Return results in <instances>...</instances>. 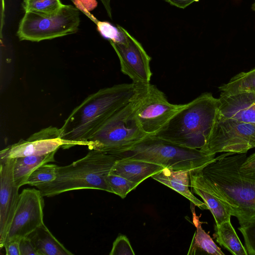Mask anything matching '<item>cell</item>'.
Instances as JSON below:
<instances>
[{
	"instance_id": "18",
	"label": "cell",
	"mask_w": 255,
	"mask_h": 255,
	"mask_svg": "<svg viewBox=\"0 0 255 255\" xmlns=\"http://www.w3.org/2000/svg\"><path fill=\"white\" fill-rule=\"evenodd\" d=\"M57 151L42 155H30L15 158L13 178L18 187L26 184L30 174L39 166L55 161L54 155Z\"/></svg>"
},
{
	"instance_id": "31",
	"label": "cell",
	"mask_w": 255,
	"mask_h": 255,
	"mask_svg": "<svg viewBox=\"0 0 255 255\" xmlns=\"http://www.w3.org/2000/svg\"><path fill=\"white\" fill-rule=\"evenodd\" d=\"M240 170L246 175L255 176V152L247 157L240 166Z\"/></svg>"
},
{
	"instance_id": "16",
	"label": "cell",
	"mask_w": 255,
	"mask_h": 255,
	"mask_svg": "<svg viewBox=\"0 0 255 255\" xmlns=\"http://www.w3.org/2000/svg\"><path fill=\"white\" fill-rule=\"evenodd\" d=\"M151 177L179 193L199 208L208 210L207 205L196 198L189 190V171L164 168Z\"/></svg>"
},
{
	"instance_id": "35",
	"label": "cell",
	"mask_w": 255,
	"mask_h": 255,
	"mask_svg": "<svg viewBox=\"0 0 255 255\" xmlns=\"http://www.w3.org/2000/svg\"><path fill=\"white\" fill-rule=\"evenodd\" d=\"M251 8L253 10L255 11V0L254 2L253 3Z\"/></svg>"
},
{
	"instance_id": "3",
	"label": "cell",
	"mask_w": 255,
	"mask_h": 255,
	"mask_svg": "<svg viewBox=\"0 0 255 255\" xmlns=\"http://www.w3.org/2000/svg\"><path fill=\"white\" fill-rule=\"evenodd\" d=\"M218 109V98L211 93H203L184 104L153 135L184 147L200 149L206 142Z\"/></svg>"
},
{
	"instance_id": "20",
	"label": "cell",
	"mask_w": 255,
	"mask_h": 255,
	"mask_svg": "<svg viewBox=\"0 0 255 255\" xmlns=\"http://www.w3.org/2000/svg\"><path fill=\"white\" fill-rule=\"evenodd\" d=\"M193 222L196 227L188 255H195L199 252L201 253L212 255H224L225 254L217 246L210 235L202 228V223L199 217L193 213Z\"/></svg>"
},
{
	"instance_id": "2",
	"label": "cell",
	"mask_w": 255,
	"mask_h": 255,
	"mask_svg": "<svg viewBox=\"0 0 255 255\" xmlns=\"http://www.w3.org/2000/svg\"><path fill=\"white\" fill-rule=\"evenodd\" d=\"M135 85L123 83L100 89L77 106L60 128L64 145H88L89 139L116 112L129 103L135 92Z\"/></svg>"
},
{
	"instance_id": "9",
	"label": "cell",
	"mask_w": 255,
	"mask_h": 255,
	"mask_svg": "<svg viewBox=\"0 0 255 255\" xmlns=\"http://www.w3.org/2000/svg\"><path fill=\"white\" fill-rule=\"evenodd\" d=\"M255 148V124L221 116L218 112L204 145L200 149L209 154L221 152L246 153Z\"/></svg>"
},
{
	"instance_id": "4",
	"label": "cell",
	"mask_w": 255,
	"mask_h": 255,
	"mask_svg": "<svg viewBox=\"0 0 255 255\" xmlns=\"http://www.w3.org/2000/svg\"><path fill=\"white\" fill-rule=\"evenodd\" d=\"M119 158L113 154L90 149L83 157L58 166L57 177L37 186L43 197H53L72 190L94 189L112 193L107 176Z\"/></svg>"
},
{
	"instance_id": "15",
	"label": "cell",
	"mask_w": 255,
	"mask_h": 255,
	"mask_svg": "<svg viewBox=\"0 0 255 255\" xmlns=\"http://www.w3.org/2000/svg\"><path fill=\"white\" fill-rule=\"evenodd\" d=\"M164 168L143 160L119 158L115 161L110 173L122 176L138 185Z\"/></svg>"
},
{
	"instance_id": "5",
	"label": "cell",
	"mask_w": 255,
	"mask_h": 255,
	"mask_svg": "<svg viewBox=\"0 0 255 255\" xmlns=\"http://www.w3.org/2000/svg\"><path fill=\"white\" fill-rule=\"evenodd\" d=\"M115 156L143 160L174 170L197 171L215 160L199 149L184 147L154 135H147Z\"/></svg>"
},
{
	"instance_id": "17",
	"label": "cell",
	"mask_w": 255,
	"mask_h": 255,
	"mask_svg": "<svg viewBox=\"0 0 255 255\" xmlns=\"http://www.w3.org/2000/svg\"><path fill=\"white\" fill-rule=\"evenodd\" d=\"M27 237L30 239L39 255H72L53 235L44 224Z\"/></svg>"
},
{
	"instance_id": "32",
	"label": "cell",
	"mask_w": 255,
	"mask_h": 255,
	"mask_svg": "<svg viewBox=\"0 0 255 255\" xmlns=\"http://www.w3.org/2000/svg\"><path fill=\"white\" fill-rule=\"evenodd\" d=\"M20 240H12L5 244L3 247L6 255H20Z\"/></svg>"
},
{
	"instance_id": "21",
	"label": "cell",
	"mask_w": 255,
	"mask_h": 255,
	"mask_svg": "<svg viewBox=\"0 0 255 255\" xmlns=\"http://www.w3.org/2000/svg\"><path fill=\"white\" fill-rule=\"evenodd\" d=\"M221 94H232L240 91L255 92V68L248 72H241L220 87Z\"/></svg>"
},
{
	"instance_id": "29",
	"label": "cell",
	"mask_w": 255,
	"mask_h": 255,
	"mask_svg": "<svg viewBox=\"0 0 255 255\" xmlns=\"http://www.w3.org/2000/svg\"><path fill=\"white\" fill-rule=\"evenodd\" d=\"M79 11H81L94 22L97 21V19L90 13V11L94 9L98 5L97 0H71Z\"/></svg>"
},
{
	"instance_id": "25",
	"label": "cell",
	"mask_w": 255,
	"mask_h": 255,
	"mask_svg": "<svg viewBox=\"0 0 255 255\" xmlns=\"http://www.w3.org/2000/svg\"><path fill=\"white\" fill-rule=\"evenodd\" d=\"M107 181L112 189V193L123 199L138 186L137 184L122 176L110 173L107 176Z\"/></svg>"
},
{
	"instance_id": "1",
	"label": "cell",
	"mask_w": 255,
	"mask_h": 255,
	"mask_svg": "<svg viewBox=\"0 0 255 255\" xmlns=\"http://www.w3.org/2000/svg\"><path fill=\"white\" fill-rule=\"evenodd\" d=\"M247 157L224 152L201 170L190 171V186L215 196L242 227L255 226V176L240 170Z\"/></svg>"
},
{
	"instance_id": "10",
	"label": "cell",
	"mask_w": 255,
	"mask_h": 255,
	"mask_svg": "<svg viewBox=\"0 0 255 255\" xmlns=\"http://www.w3.org/2000/svg\"><path fill=\"white\" fill-rule=\"evenodd\" d=\"M43 197L40 191L35 188L21 191L4 245L27 237L44 224Z\"/></svg>"
},
{
	"instance_id": "34",
	"label": "cell",
	"mask_w": 255,
	"mask_h": 255,
	"mask_svg": "<svg viewBox=\"0 0 255 255\" xmlns=\"http://www.w3.org/2000/svg\"><path fill=\"white\" fill-rule=\"evenodd\" d=\"M103 4L108 16L112 18V9L111 7V0H100Z\"/></svg>"
},
{
	"instance_id": "26",
	"label": "cell",
	"mask_w": 255,
	"mask_h": 255,
	"mask_svg": "<svg viewBox=\"0 0 255 255\" xmlns=\"http://www.w3.org/2000/svg\"><path fill=\"white\" fill-rule=\"evenodd\" d=\"M97 29L101 35L109 41L114 42H121L123 38L122 32L107 21H97L95 23Z\"/></svg>"
},
{
	"instance_id": "30",
	"label": "cell",
	"mask_w": 255,
	"mask_h": 255,
	"mask_svg": "<svg viewBox=\"0 0 255 255\" xmlns=\"http://www.w3.org/2000/svg\"><path fill=\"white\" fill-rule=\"evenodd\" d=\"M19 248L20 255H39L28 237L20 240Z\"/></svg>"
},
{
	"instance_id": "22",
	"label": "cell",
	"mask_w": 255,
	"mask_h": 255,
	"mask_svg": "<svg viewBox=\"0 0 255 255\" xmlns=\"http://www.w3.org/2000/svg\"><path fill=\"white\" fill-rule=\"evenodd\" d=\"M193 192L199 196L207 205L208 210L212 213L216 225L231 220V215L223 204L212 194L191 186Z\"/></svg>"
},
{
	"instance_id": "11",
	"label": "cell",
	"mask_w": 255,
	"mask_h": 255,
	"mask_svg": "<svg viewBox=\"0 0 255 255\" xmlns=\"http://www.w3.org/2000/svg\"><path fill=\"white\" fill-rule=\"evenodd\" d=\"M117 27L123 33V38L121 42H110L119 57L121 71L134 84L150 83L151 57L127 30L119 25Z\"/></svg>"
},
{
	"instance_id": "27",
	"label": "cell",
	"mask_w": 255,
	"mask_h": 255,
	"mask_svg": "<svg viewBox=\"0 0 255 255\" xmlns=\"http://www.w3.org/2000/svg\"><path fill=\"white\" fill-rule=\"evenodd\" d=\"M110 255H134L128 238L124 235L119 236L114 242Z\"/></svg>"
},
{
	"instance_id": "13",
	"label": "cell",
	"mask_w": 255,
	"mask_h": 255,
	"mask_svg": "<svg viewBox=\"0 0 255 255\" xmlns=\"http://www.w3.org/2000/svg\"><path fill=\"white\" fill-rule=\"evenodd\" d=\"M14 158H0V248L4 243L18 201L14 181Z\"/></svg>"
},
{
	"instance_id": "33",
	"label": "cell",
	"mask_w": 255,
	"mask_h": 255,
	"mask_svg": "<svg viewBox=\"0 0 255 255\" xmlns=\"http://www.w3.org/2000/svg\"><path fill=\"white\" fill-rule=\"evenodd\" d=\"M170 4L181 8H185L192 3L199 0H164Z\"/></svg>"
},
{
	"instance_id": "24",
	"label": "cell",
	"mask_w": 255,
	"mask_h": 255,
	"mask_svg": "<svg viewBox=\"0 0 255 255\" xmlns=\"http://www.w3.org/2000/svg\"><path fill=\"white\" fill-rule=\"evenodd\" d=\"M49 163L37 168L29 176L26 184L37 187L54 181L57 177L58 166Z\"/></svg>"
},
{
	"instance_id": "28",
	"label": "cell",
	"mask_w": 255,
	"mask_h": 255,
	"mask_svg": "<svg viewBox=\"0 0 255 255\" xmlns=\"http://www.w3.org/2000/svg\"><path fill=\"white\" fill-rule=\"evenodd\" d=\"M238 230L244 237L245 247L248 255H255V226L240 227Z\"/></svg>"
},
{
	"instance_id": "23",
	"label": "cell",
	"mask_w": 255,
	"mask_h": 255,
	"mask_svg": "<svg viewBox=\"0 0 255 255\" xmlns=\"http://www.w3.org/2000/svg\"><path fill=\"white\" fill-rule=\"evenodd\" d=\"M63 5L60 0H23L22 3L25 12L45 15L58 12Z\"/></svg>"
},
{
	"instance_id": "6",
	"label": "cell",
	"mask_w": 255,
	"mask_h": 255,
	"mask_svg": "<svg viewBox=\"0 0 255 255\" xmlns=\"http://www.w3.org/2000/svg\"><path fill=\"white\" fill-rule=\"evenodd\" d=\"M147 135L135 118L132 99L111 117L89 139L88 146L89 149L115 155L129 148Z\"/></svg>"
},
{
	"instance_id": "8",
	"label": "cell",
	"mask_w": 255,
	"mask_h": 255,
	"mask_svg": "<svg viewBox=\"0 0 255 255\" xmlns=\"http://www.w3.org/2000/svg\"><path fill=\"white\" fill-rule=\"evenodd\" d=\"M135 85L132 98L135 118L146 135H154L184 104L169 103L164 93L150 83Z\"/></svg>"
},
{
	"instance_id": "19",
	"label": "cell",
	"mask_w": 255,
	"mask_h": 255,
	"mask_svg": "<svg viewBox=\"0 0 255 255\" xmlns=\"http://www.w3.org/2000/svg\"><path fill=\"white\" fill-rule=\"evenodd\" d=\"M216 242L234 255H248V254L232 226L231 220L215 225L213 235Z\"/></svg>"
},
{
	"instance_id": "14",
	"label": "cell",
	"mask_w": 255,
	"mask_h": 255,
	"mask_svg": "<svg viewBox=\"0 0 255 255\" xmlns=\"http://www.w3.org/2000/svg\"><path fill=\"white\" fill-rule=\"evenodd\" d=\"M218 113L225 118L255 124V92L240 91L221 94Z\"/></svg>"
},
{
	"instance_id": "7",
	"label": "cell",
	"mask_w": 255,
	"mask_h": 255,
	"mask_svg": "<svg viewBox=\"0 0 255 255\" xmlns=\"http://www.w3.org/2000/svg\"><path fill=\"white\" fill-rule=\"evenodd\" d=\"M80 23L79 10L72 5L64 4L53 14L25 12L17 35L20 40L39 42L76 33Z\"/></svg>"
},
{
	"instance_id": "12",
	"label": "cell",
	"mask_w": 255,
	"mask_h": 255,
	"mask_svg": "<svg viewBox=\"0 0 255 255\" xmlns=\"http://www.w3.org/2000/svg\"><path fill=\"white\" fill-rule=\"evenodd\" d=\"M63 145L60 128L49 126L7 146L0 151V158L45 155L57 151Z\"/></svg>"
}]
</instances>
